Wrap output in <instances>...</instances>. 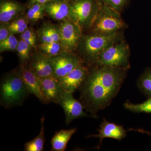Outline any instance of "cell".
<instances>
[{
  "label": "cell",
  "mask_w": 151,
  "mask_h": 151,
  "mask_svg": "<svg viewBox=\"0 0 151 151\" xmlns=\"http://www.w3.org/2000/svg\"><path fill=\"white\" fill-rule=\"evenodd\" d=\"M45 4H35L27 8L26 14L29 23L35 24L43 18L45 13Z\"/></svg>",
  "instance_id": "7402d4cb"
},
{
  "label": "cell",
  "mask_w": 151,
  "mask_h": 151,
  "mask_svg": "<svg viewBox=\"0 0 151 151\" xmlns=\"http://www.w3.org/2000/svg\"><path fill=\"white\" fill-rule=\"evenodd\" d=\"M21 39L31 47L32 49L36 48L37 42L38 40L37 33V32L32 28L28 27L24 32L21 34Z\"/></svg>",
  "instance_id": "484cf974"
},
{
  "label": "cell",
  "mask_w": 151,
  "mask_h": 151,
  "mask_svg": "<svg viewBox=\"0 0 151 151\" xmlns=\"http://www.w3.org/2000/svg\"><path fill=\"white\" fill-rule=\"evenodd\" d=\"M57 104L60 105L63 109L67 125L74 119L88 116L84 111L83 104L73 97L72 93L64 91Z\"/></svg>",
  "instance_id": "9c48e42d"
},
{
  "label": "cell",
  "mask_w": 151,
  "mask_h": 151,
  "mask_svg": "<svg viewBox=\"0 0 151 151\" xmlns=\"http://www.w3.org/2000/svg\"><path fill=\"white\" fill-rule=\"evenodd\" d=\"M32 49L31 47L21 39L19 40L16 51L20 62V65H27L28 62L31 60L32 55L31 53Z\"/></svg>",
  "instance_id": "cb8c5ba5"
},
{
  "label": "cell",
  "mask_w": 151,
  "mask_h": 151,
  "mask_svg": "<svg viewBox=\"0 0 151 151\" xmlns=\"http://www.w3.org/2000/svg\"><path fill=\"white\" fill-rule=\"evenodd\" d=\"M29 23V21L26 13L20 16L9 24L11 35L22 33L28 28Z\"/></svg>",
  "instance_id": "603a6c76"
},
{
  "label": "cell",
  "mask_w": 151,
  "mask_h": 151,
  "mask_svg": "<svg viewBox=\"0 0 151 151\" xmlns=\"http://www.w3.org/2000/svg\"><path fill=\"white\" fill-rule=\"evenodd\" d=\"M59 26L60 42L65 51L74 53L78 48L83 31L70 19L60 22Z\"/></svg>",
  "instance_id": "52a82bcc"
},
{
  "label": "cell",
  "mask_w": 151,
  "mask_h": 151,
  "mask_svg": "<svg viewBox=\"0 0 151 151\" xmlns=\"http://www.w3.org/2000/svg\"><path fill=\"white\" fill-rule=\"evenodd\" d=\"M8 23H1L0 24V42L5 40L11 35Z\"/></svg>",
  "instance_id": "f1b7e54d"
},
{
  "label": "cell",
  "mask_w": 151,
  "mask_h": 151,
  "mask_svg": "<svg viewBox=\"0 0 151 151\" xmlns=\"http://www.w3.org/2000/svg\"><path fill=\"white\" fill-rule=\"evenodd\" d=\"M123 39V31L107 34L91 32L83 34L77 50L83 63L93 66L96 64L102 52Z\"/></svg>",
  "instance_id": "7a4b0ae2"
},
{
  "label": "cell",
  "mask_w": 151,
  "mask_h": 151,
  "mask_svg": "<svg viewBox=\"0 0 151 151\" xmlns=\"http://www.w3.org/2000/svg\"><path fill=\"white\" fill-rule=\"evenodd\" d=\"M53 68V76L58 78L63 77L83 63L81 58L73 52L64 51L50 58Z\"/></svg>",
  "instance_id": "ba28073f"
},
{
  "label": "cell",
  "mask_w": 151,
  "mask_h": 151,
  "mask_svg": "<svg viewBox=\"0 0 151 151\" xmlns=\"http://www.w3.org/2000/svg\"><path fill=\"white\" fill-rule=\"evenodd\" d=\"M27 9L26 4H22L15 0H1L0 22L10 23L25 14Z\"/></svg>",
  "instance_id": "7c38bea8"
},
{
  "label": "cell",
  "mask_w": 151,
  "mask_h": 151,
  "mask_svg": "<svg viewBox=\"0 0 151 151\" xmlns=\"http://www.w3.org/2000/svg\"><path fill=\"white\" fill-rule=\"evenodd\" d=\"M127 131L122 126L111 123L104 119L100 125V129L97 134L89 135L87 138L95 137L100 139L98 148L105 138H110L121 140L127 136Z\"/></svg>",
  "instance_id": "5bb4252c"
},
{
  "label": "cell",
  "mask_w": 151,
  "mask_h": 151,
  "mask_svg": "<svg viewBox=\"0 0 151 151\" xmlns=\"http://www.w3.org/2000/svg\"><path fill=\"white\" fill-rule=\"evenodd\" d=\"M42 87L46 103L58 104L64 90L60 84L57 78L53 76L41 79Z\"/></svg>",
  "instance_id": "2e32d148"
},
{
  "label": "cell",
  "mask_w": 151,
  "mask_h": 151,
  "mask_svg": "<svg viewBox=\"0 0 151 151\" xmlns=\"http://www.w3.org/2000/svg\"><path fill=\"white\" fill-rule=\"evenodd\" d=\"M100 6L98 0H70L69 19L83 31L89 30L97 17Z\"/></svg>",
  "instance_id": "277c9868"
},
{
  "label": "cell",
  "mask_w": 151,
  "mask_h": 151,
  "mask_svg": "<svg viewBox=\"0 0 151 151\" xmlns=\"http://www.w3.org/2000/svg\"><path fill=\"white\" fill-rule=\"evenodd\" d=\"M127 70L119 68L94 65L79 88L80 100L93 118L107 108L116 97L127 77Z\"/></svg>",
  "instance_id": "6da1fadb"
},
{
  "label": "cell",
  "mask_w": 151,
  "mask_h": 151,
  "mask_svg": "<svg viewBox=\"0 0 151 151\" xmlns=\"http://www.w3.org/2000/svg\"><path fill=\"white\" fill-rule=\"evenodd\" d=\"M52 1L53 0H28L26 4L28 8L33 4H46L47 3Z\"/></svg>",
  "instance_id": "f546056e"
},
{
  "label": "cell",
  "mask_w": 151,
  "mask_h": 151,
  "mask_svg": "<svg viewBox=\"0 0 151 151\" xmlns=\"http://www.w3.org/2000/svg\"><path fill=\"white\" fill-rule=\"evenodd\" d=\"M29 66L40 79L53 76V66L50 58L38 50L32 54Z\"/></svg>",
  "instance_id": "4fadbf2b"
},
{
  "label": "cell",
  "mask_w": 151,
  "mask_h": 151,
  "mask_svg": "<svg viewBox=\"0 0 151 151\" xmlns=\"http://www.w3.org/2000/svg\"><path fill=\"white\" fill-rule=\"evenodd\" d=\"M44 116L41 119V129L39 134L32 140L24 144V151H42L44 150V145L45 142Z\"/></svg>",
  "instance_id": "d6986e66"
},
{
  "label": "cell",
  "mask_w": 151,
  "mask_h": 151,
  "mask_svg": "<svg viewBox=\"0 0 151 151\" xmlns=\"http://www.w3.org/2000/svg\"><path fill=\"white\" fill-rule=\"evenodd\" d=\"M125 109L135 113H151V97L140 104H133L127 101L124 104Z\"/></svg>",
  "instance_id": "d4e9b609"
},
{
  "label": "cell",
  "mask_w": 151,
  "mask_h": 151,
  "mask_svg": "<svg viewBox=\"0 0 151 151\" xmlns=\"http://www.w3.org/2000/svg\"><path fill=\"white\" fill-rule=\"evenodd\" d=\"M36 48L37 50L49 58L55 56L65 51L60 42L40 43L37 45Z\"/></svg>",
  "instance_id": "44dd1931"
},
{
  "label": "cell",
  "mask_w": 151,
  "mask_h": 151,
  "mask_svg": "<svg viewBox=\"0 0 151 151\" xmlns=\"http://www.w3.org/2000/svg\"><path fill=\"white\" fill-rule=\"evenodd\" d=\"M101 4L110 7L122 13L128 5L130 0H98Z\"/></svg>",
  "instance_id": "83f0119b"
},
{
  "label": "cell",
  "mask_w": 151,
  "mask_h": 151,
  "mask_svg": "<svg viewBox=\"0 0 151 151\" xmlns=\"http://www.w3.org/2000/svg\"><path fill=\"white\" fill-rule=\"evenodd\" d=\"M70 11V0H53L45 6V14L59 21L69 19Z\"/></svg>",
  "instance_id": "9a60e30c"
},
{
  "label": "cell",
  "mask_w": 151,
  "mask_h": 151,
  "mask_svg": "<svg viewBox=\"0 0 151 151\" xmlns=\"http://www.w3.org/2000/svg\"><path fill=\"white\" fill-rule=\"evenodd\" d=\"M30 93L20 76L12 71L3 77L1 84V105L6 108L21 105Z\"/></svg>",
  "instance_id": "3957f363"
},
{
  "label": "cell",
  "mask_w": 151,
  "mask_h": 151,
  "mask_svg": "<svg viewBox=\"0 0 151 151\" xmlns=\"http://www.w3.org/2000/svg\"><path fill=\"white\" fill-rule=\"evenodd\" d=\"M128 131H135V132H139V133L147 134L150 135V136H151V132L146 131V130L144 129H130L128 130Z\"/></svg>",
  "instance_id": "4dcf8cb0"
},
{
  "label": "cell",
  "mask_w": 151,
  "mask_h": 151,
  "mask_svg": "<svg viewBox=\"0 0 151 151\" xmlns=\"http://www.w3.org/2000/svg\"><path fill=\"white\" fill-rule=\"evenodd\" d=\"M130 56L129 46L123 39L102 52L95 65L119 68L128 70L130 68Z\"/></svg>",
  "instance_id": "8992f818"
},
{
  "label": "cell",
  "mask_w": 151,
  "mask_h": 151,
  "mask_svg": "<svg viewBox=\"0 0 151 151\" xmlns=\"http://www.w3.org/2000/svg\"><path fill=\"white\" fill-rule=\"evenodd\" d=\"M121 14L110 7L101 4L100 11L89 32L107 34L123 31L127 27V25Z\"/></svg>",
  "instance_id": "5b68a950"
},
{
  "label": "cell",
  "mask_w": 151,
  "mask_h": 151,
  "mask_svg": "<svg viewBox=\"0 0 151 151\" xmlns=\"http://www.w3.org/2000/svg\"><path fill=\"white\" fill-rule=\"evenodd\" d=\"M81 63L66 75L58 78L62 89L65 92L73 93L79 89L89 73V69Z\"/></svg>",
  "instance_id": "30bf717a"
},
{
  "label": "cell",
  "mask_w": 151,
  "mask_h": 151,
  "mask_svg": "<svg viewBox=\"0 0 151 151\" xmlns=\"http://www.w3.org/2000/svg\"><path fill=\"white\" fill-rule=\"evenodd\" d=\"M38 40L40 43L60 42V28L50 22L43 24L37 31Z\"/></svg>",
  "instance_id": "e0dca14e"
},
{
  "label": "cell",
  "mask_w": 151,
  "mask_h": 151,
  "mask_svg": "<svg viewBox=\"0 0 151 151\" xmlns=\"http://www.w3.org/2000/svg\"><path fill=\"white\" fill-rule=\"evenodd\" d=\"M19 42L14 35H11L5 40L0 42L1 52L6 51H12L16 50Z\"/></svg>",
  "instance_id": "4316f807"
},
{
  "label": "cell",
  "mask_w": 151,
  "mask_h": 151,
  "mask_svg": "<svg viewBox=\"0 0 151 151\" xmlns=\"http://www.w3.org/2000/svg\"><path fill=\"white\" fill-rule=\"evenodd\" d=\"M15 71L20 76L30 93L34 94L42 103H46L41 79L32 68L29 66L20 65Z\"/></svg>",
  "instance_id": "8fae6325"
},
{
  "label": "cell",
  "mask_w": 151,
  "mask_h": 151,
  "mask_svg": "<svg viewBox=\"0 0 151 151\" xmlns=\"http://www.w3.org/2000/svg\"><path fill=\"white\" fill-rule=\"evenodd\" d=\"M76 129L61 130L57 132L52 139L51 151H63L66 149L68 141L76 132Z\"/></svg>",
  "instance_id": "ac0fdd59"
},
{
  "label": "cell",
  "mask_w": 151,
  "mask_h": 151,
  "mask_svg": "<svg viewBox=\"0 0 151 151\" xmlns=\"http://www.w3.org/2000/svg\"><path fill=\"white\" fill-rule=\"evenodd\" d=\"M139 90L145 96L151 97V68H147L141 74L137 81Z\"/></svg>",
  "instance_id": "ffe728a7"
}]
</instances>
